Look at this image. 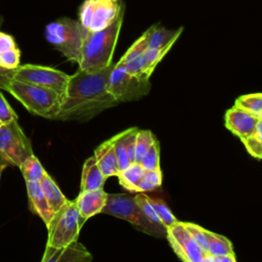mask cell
<instances>
[{"label":"cell","instance_id":"7","mask_svg":"<svg viewBox=\"0 0 262 262\" xmlns=\"http://www.w3.org/2000/svg\"><path fill=\"white\" fill-rule=\"evenodd\" d=\"M125 11L122 0H84L79 7V23L88 32H96L112 25Z\"/></svg>","mask_w":262,"mask_h":262},{"label":"cell","instance_id":"41","mask_svg":"<svg viewBox=\"0 0 262 262\" xmlns=\"http://www.w3.org/2000/svg\"><path fill=\"white\" fill-rule=\"evenodd\" d=\"M260 118H262V115H261V117H260Z\"/></svg>","mask_w":262,"mask_h":262},{"label":"cell","instance_id":"21","mask_svg":"<svg viewBox=\"0 0 262 262\" xmlns=\"http://www.w3.org/2000/svg\"><path fill=\"white\" fill-rule=\"evenodd\" d=\"M145 170L139 163H132L129 167L119 172L117 175L119 178V183L125 189L136 192L137 186L144 174Z\"/></svg>","mask_w":262,"mask_h":262},{"label":"cell","instance_id":"35","mask_svg":"<svg viewBox=\"0 0 262 262\" xmlns=\"http://www.w3.org/2000/svg\"><path fill=\"white\" fill-rule=\"evenodd\" d=\"M17 120L16 113L12 110L8 101L5 99L3 94L0 92V121L2 124H8L12 121Z\"/></svg>","mask_w":262,"mask_h":262},{"label":"cell","instance_id":"11","mask_svg":"<svg viewBox=\"0 0 262 262\" xmlns=\"http://www.w3.org/2000/svg\"><path fill=\"white\" fill-rule=\"evenodd\" d=\"M166 238L180 260L185 262H204L207 255L191 237L183 222L177 221L168 227Z\"/></svg>","mask_w":262,"mask_h":262},{"label":"cell","instance_id":"15","mask_svg":"<svg viewBox=\"0 0 262 262\" xmlns=\"http://www.w3.org/2000/svg\"><path fill=\"white\" fill-rule=\"evenodd\" d=\"M107 193L103 188H97L92 190L80 191L78 196L75 199L80 214L86 220L90 217L101 213L106 203Z\"/></svg>","mask_w":262,"mask_h":262},{"label":"cell","instance_id":"42","mask_svg":"<svg viewBox=\"0 0 262 262\" xmlns=\"http://www.w3.org/2000/svg\"><path fill=\"white\" fill-rule=\"evenodd\" d=\"M261 119H262V118H261Z\"/></svg>","mask_w":262,"mask_h":262},{"label":"cell","instance_id":"2","mask_svg":"<svg viewBox=\"0 0 262 262\" xmlns=\"http://www.w3.org/2000/svg\"><path fill=\"white\" fill-rule=\"evenodd\" d=\"M124 12L105 29L87 33L82 46L81 59L78 63L79 70L96 71L113 62V55L123 25Z\"/></svg>","mask_w":262,"mask_h":262},{"label":"cell","instance_id":"5","mask_svg":"<svg viewBox=\"0 0 262 262\" xmlns=\"http://www.w3.org/2000/svg\"><path fill=\"white\" fill-rule=\"evenodd\" d=\"M101 213L115 216L131 223L137 230L155 237H166L167 228L151 222L141 211L134 196L125 193H107Z\"/></svg>","mask_w":262,"mask_h":262},{"label":"cell","instance_id":"33","mask_svg":"<svg viewBox=\"0 0 262 262\" xmlns=\"http://www.w3.org/2000/svg\"><path fill=\"white\" fill-rule=\"evenodd\" d=\"M134 199H135L136 203L138 204V206L140 207V209H141V211L143 212V214H144L151 222H154V223H156V224H158V225L164 226L163 223H162V221H161V219H160V217H159V215L157 214V212H156L154 206L150 204L148 195L144 194L143 192H142V193H137V194L134 195Z\"/></svg>","mask_w":262,"mask_h":262},{"label":"cell","instance_id":"32","mask_svg":"<svg viewBox=\"0 0 262 262\" xmlns=\"http://www.w3.org/2000/svg\"><path fill=\"white\" fill-rule=\"evenodd\" d=\"M183 224L198 246L204 251L206 255H209V242L205 232V228L190 222H183Z\"/></svg>","mask_w":262,"mask_h":262},{"label":"cell","instance_id":"1","mask_svg":"<svg viewBox=\"0 0 262 262\" xmlns=\"http://www.w3.org/2000/svg\"><path fill=\"white\" fill-rule=\"evenodd\" d=\"M115 63L96 70H78L70 76L59 108L53 120L87 122L119 103L108 92L107 81Z\"/></svg>","mask_w":262,"mask_h":262},{"label":"cell","instance_id":"17","mask_svg":"<svg viewBox=\"0 0 262 262\" xmlns=\"http://www.w3.org/2000/svg\"><path fill=\"white\" fill-rule=\"evenodd\" d=\"M93 156L95 157L97 165L100 168L102 174L106 178L111 176H117L119 174V164L113 138H110L99 144L95 148Z\"/></svg>","mask_w":262,"mask_h":262},{"label":"cell","instance_id":"34","mask_svg":"<svg viewBox=\"0 0 262 262\" xmlns=\"http://www.w3.org/2000/svg\"><path fill=\"white\" fill-rule=\"evenodd\" d=\"M19 59L20 51L17 46L0 53V66L5 69L15 70L19 66Z\"/></svg>","mask_w":262,"mask_h":262},{"label":"cell","instance_id":"18","mask_svg":"<svg viewBox=\"0 0 262 262\" xmlns=\"http://www.w3.org/2000/svg\"><path fill=\"white\" fill-rule=\"evenodd\" d=\"M107 178L102 174L100 168L97 165L94 156L88 158L83 165L80 191L92 190L103 187V184Z\"/></svg>","mask_w":262,"mask_h":262},{"label":"cell","instance_id":"36","mask_svg":"<svg viewBox=\"0 0 262 262\" xmlns=\"http://www.w3.org/2000/svg\"><path fill=\"white\" fill-rule=\"evenodd\" d=\"M13 73L14 70L5 69L0 66V89L7 91L10 82L13 80Z\"/></svg>","mask_w":262,"mask_h":262},{"label":"cell","instance_id":"3","mask_svg":"<svg viewBox=\"0 0 262 262\" xmlns=\"http://www.w3.org/2000/svg\"><path fill=\"white\" fill-rule=\"evenodd\" d=\"M7 91L31 114L51 120L54 119L62 97L52 89L14 79Z\"/></svg>","mask_w":262,"mask_h":262},{"label":"cell","instance_id":"23","mask_svg":"<svg viewBox=\"0 0 262 262\" xmlns=\"http://www.w3.org/2000/svg\"><path fill=\"white\" fill-rule=\"evenodd\" d=\"M205 232L209 242L210 256L215 257L220 255H234L232 244L227 237L221 234H217L215 232L209 231L208 229H205Z\"/></svg>","mask_w":262,"mask_h":262},{"label":"cell","instance_id":"13","mask_svg":"<svg viewBox=\"0 0 262 262\" xmlns=\"http://www.w3.org/2000/svg\"><path fill=\"white\" fill-rule=\"evenodd\" d=\"M173 44L162 48H147L141 55L125 63L127 70L140 79H149L156 67L169 52ZM122 64V63H121Z\"/></svg>","mask_w":262,"mask_h":262},{"label":"cell","instance_id":"37","mask_svg":"<svg viewBox=\"0 0 262 262\" xmlns=\"http://www.w3.org/2000/svg\"><path fill=\"white\" fill-rule=\"evenodd\" d=\"M14 47H16L14 38L9 34L0 31V53L12 49Z\"/></svg>","mask_w":262,"mask_h":262},{"label":"cell","instance_id":"12","mask_svg":"<svg viewBox=\"0 0 262 262\" xmlns=\"http://www.w3.org/2000/svg\"><path fill=\"white\" fill-rule=\"evenodd\" d=\"M261 118L253 115L236 105L225 113V127L242 141L246 140L254 132Z\"/></svg>","mask_w":262,"mask_h":262},{"label":"cell","instance_id":"22","mask_svg":"<svg viewBox=\"0 0 262 262\" xmlns=\"http://www.w3.org/2000/svg\"><path fill=\"white\" fill-rule=\"evenodd\" d=\"M18 168L26 182H40L44 175L47 173L34 154L28 157Z\"/></svg>","mask_w":262,"mask_h":262},{"label":"cell","instance_id":"16","mask_svg":"<svg viewBox=\"0 0 262 262\" xmlns=\"http://www.w3.org/2000/svg\"><path fill=\"white\" fill-rule=\"evenodd\" d=\"M26 186L28 191L30 210L34 214L38 215L47 226L52 219L54 213L48 205V202L41 189L40 182L28 181L26 182Z\"/></svg>","mask_w":262,"mask_h":262},{"label":"cell","instance_id":"40","mask_svg":"<svg viewBox=\"0 0 262 262\" xmlns=\"http://www.w3.org/2000/svg\"><path fill=\"white\" fill-rule=\"evenodd\" d=\"M1 125H3V124H2V123H1V121H0V126H1Z\"/></svg>","mask_w":262,"mask_h":262},{"label":"cell","instance_id":"29","mask_svg":"<svg viewBox=\"0 0 262 262\" xmlns=\"http://www.w3.org/2000/svg\"><path fill=\"white\" fill-rule=\"evenodd\" d=\"M156 136L149 130H139L135 139V162L139 163L150 145L156 140Z\"/></svg>","mask_w":262,"mask_h":262},{"label":"cell","instance_id":"6","mask_svg":"<svg viewBox=\"0 0 262 262\" xmlns=\"http://www.w3.org/2000/svg\"><path fill=\"white\" fill-rule=\"evenodd\" d=\"M86 222L77 207L76 201H67L66 204L53 214L47 225L46 246L59 248L78 241L80 231Z\"/></svg>","mask_w":262,"mask_h":262},{"label":"cell","instance_id":"24","mask_svg":"<svg viewBox=\"0 0 262 262\" xmlns=\"http://www.w3.org/2000/svg\"><path fill=\"white\" fill-rule=\"evenodd\" d=\"M129 132H130V128L122 131L119 134L112 137L113 141H114L115 151L117 155L120 171L126 169L127 167H129L132 164L129 160L128 152H127V138H128Z\"/></svg>","mask_w":262,"mask_h":262},{"label":"cell","instance_id":"38","mask_svg":"<svg viewBox=\"0 0 262 262\" xmlns=\"http://www.w3.org/2000/svg\"><path fill=\"white\" fill-rule=\"evenodd\" d=\"M8 165L4 164V163H0V179H1V175H2V172L4 171V169L7 167Z\"/></svg>","mask_w":262,"mask_h":262},{"label":"cell","instance_id":"10","mask_svg":"<svg viewBox=\"0 0 262 262\" xmlns=\"http://www.w3.org/2000/svg\"><path fill=\"white\" fill-rule=\"evenodd\" d=\"M13 79L52 89L63 95L70 75L56 69L38 64L18 66L13 73Z\"/></svg>","mask_w":262,"mask_h":262},{"label":"cell","instance_id":"4","mask_svg":"<svg viewBox=\"0 0 262 262\" xmlns=\"http://www.w3.org/2000/svg\"><path fill=\"white\" fill-rule=\"evenodd\" d=\"M86 31L78 19L61 17L45 27V38L69 60L79 63Z\"/></svg>","mask_w":262,"mask_h":262},{"label":"cell","instance_id":"30","mask_svg":"<svg viewBox=\"0 0 262 262\" xmlns=\"http://www.w3.org/2000/svg\"><path fill=\"white\" fill-rule=\"evenodd\" d=\"M149 198V202L150 204L154 206L157 214L159 215L163 225L168 228L170 227L171 225L175 224L178 220L177 218L173 215L172 211L170 210V208L166 205V203L164 201H162L161 199H151L150 196Z\"/></svg>","mask_w":262,"mask_h":262},{"label":"cell","instance_id":"14","mask_svg":"<svg viewBox=\"0 0 262 262\" xmlns=\"http://www.w3.org/2000/svg\"><path fill=\"white\" fill-rule=\"evenodd\" d=\"M91 260L90 252L78 241L59 248L46 246L41 259L42 262H89Z\"/></svg>","mask_w":262,"mask_h":262},{"label":"cell","instance_id":"31","mask_svg":"<svg viewBox=\"0 0 262 262\" xmlns=\"http://www.w3.org/2000/svg\"><path fill=\"white\" fill-rule=\"evenodd\" d=\"M139 164L145 171L160 168V142L158 139L154 141Z\"/></svg>","mask_w":262,"mask_h":262},{"label":"cell","instance_id":"25","mask_svg":"<svg viewBox=\"0 0 262 262\" xmlns=\"http://www.w3.org/2000/svg\"><path fill=\"white\" fill-rule=\"evenodd\" d=\"M234 105L258 117L262 115V93L242 95L235 99Z\"/></svg>","mask_w":262,"mask_h":262},{"label":"cell","instance_id":"9","mask_svg":"<svg viewBox=\"0 0 262 262\" xmlns=\"http://www.w3.org/2000/svg\"><path fill=\"white\" fill-rule=\"evenodd\" d=\"M149 79H140L131 74L124 64L115 63L107 81L108 92L119 102L138 100L150 89Z\"/></svg>","mask_w":262,"mask_h":262},{"label":"cell","instance_id":"27","mask_svg":"<svg viewBox=\"0 0 262 262\" xmlns=\"http://www.w3.org/2000/svg\"><path fill=\"white\" fill-rule=\"evenodd\" d=\"M163 175L161 167L145 171L138 186L136 192H144V191H151L159 188L162 185Z\"/></svg>","mask_w":262,"mask_h":262},{"label":"cell","instance_id":"8","mask_svg":"<svg viewBox=\"0 0 262 262\" xmlns=\"http://www.w3.org/2000/svg\"><path fill=\"white\" fill-rule=\"evenodd\" d=\"M33 154L31 140L23 131L17 120L0 126V163L19 167Z\"/></svg>","mask_w":262,"mask_h":262},{"label":"cell","instance_id":"19","mask_svg":"<svg viewBox=\"0 0 262 262\" xmlns=\"http://www.w3.org/2000/svg\"><path fill=\"white\" fill-rule=\"evenodd\" d=\"M183 31V27L176 30H168L160 24L149 28L148 48H162L169 44H174Z\"/></svg>","mask_w":262,"mask_h":262},{"label":"cell","instance_id":"26","mask_svg":"<svg viewBox=\"0 0 262 262\" xmlns=\"http://www.w3.org/2000/svg\"><path fill=\"white\" fill-rule=\"evenodd\" d=\"M148 38H149V28L129 47L125 54L118 61L119 63L125 64L134 58L141 55L148 48Z\"/></svg>","mask_w":262,"mask_h":262},{"label":"cell","instance_id":"28","mask_svg":"<svg viewBox=\"0 0 262 262\" xmlns=\"http://www.w3.org/2000/svg\"><path fill=\"white\" fill-rule=\"evenodd\" d=\"M242 142L245 144L251 156L257 159H262V119L259 120L252 135Z\"/></svg>","mask_w":262,"mask_h":262},{"label":"cell","instance_id":"20","mask_svg":"<svg viewBox=\"0 0 262 262\" xmlns=\"http://www.w3.org/2000/svg\"><path fill=\"white\" fill-rule=\"evenodd\" d=\"M40 186L53 213L58 211L68 201L59 189L58 185L48 173H46L43 179L40 181Z\"/></svg>","mask_w":262,"mask_h":262},{"label":"cell","instance_id":"39","mask_svg":"<svg viewBox=\"0 0 262 262\" xmlns=\"http://www.w3.org/2000/svg\"><path fill=\"white\" fill-rule=\"evenodd\" d=\"M2 21H3V17H2V15H0V26H1Z\"/></svg>","mask_w":262,"mask_h":262}]
</instances>
